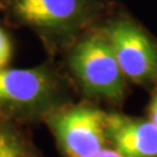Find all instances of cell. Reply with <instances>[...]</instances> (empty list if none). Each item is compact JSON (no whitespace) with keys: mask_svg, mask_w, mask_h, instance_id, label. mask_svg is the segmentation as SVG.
<instances>
[{"mask_svg":"<svg viewBox=\"0 0 157 157\" xmlns=\"http://www.w3.org/2000/svg\"><path fill=\"white\" fill-rule=\"evenodd\" d=\"M56 91V80L47 69L0 70V107L10 111L42 109L54 100Z\"/></svg>","mask_w":157,"mask_h":157,"instance_id":"obj_4","label":"cell"},{"mask_svg":"<svg viewBox=\"0 0 157 157\" xmlns=\"http://www.w3.org/2000/svg\"><path fill=\"white\" fill-rule=\"evenodd\" d=\"M94 157H126L124 155L120 154L118 150L115 149H109V148H104L101 149L98 155H95Z\"/></svg>","mask_w":157,"mask_h":157,"instance_id":"obj_10","label":"cell"},{"mask_svg":"<svg viewBox=\"0 0 157 157\" xmlns=\"http://www.w3.org/2000/svg\"><path fill=\"white\" fill-rule=\"evenodd\" d=\"M106 137L126 157H157V127L149 119L108 113Z\"/></svg>","mask_w":157,"mask_h":157,"instance_id":"obj_5","label":"cell"},{"mask_svg":"<svg viewBox=\"0 0 157 157\" xmlns=\"http://www.w3.org/2000/svg\"><path fill=\"white\" fill-rule=\"evenodd\" d=\"M105 34L124 78L136 84L157 78V45L141 27L120 19L111 23Z\"/></svg>","mask_w":157,"mask_h":157,"instance_id":"obj_3","label":"cell"},{"mask_svg":"<svg viewBox=\"0 0 157 157\" xmlns=\"http://www.w3.org/2000/svg\"><path fill=\"white\" fill-rule=\"evenodd\" d=\"M148 119L157 127V90L154 93L148 107Z\"/></svg>","mask_w":157,"mask_h":157,"instance_id":"obj_9","label":"cell"},{"mask_svg":"<svg viewBox=\"0 0 157 157\" xmlns=\"http://www.w3.org/2000/svg\"><path fill=\"white\" fill-rule=\"evenodd\" d=\"M106 114L90 106H73L54 113L49 124L67 157H94L105 148Z\"/></svg>","mask_w":157,"mask_h":157,"instance_id":"obj_2","label":"cell"},{"mask_svg":"<svg viewBox=\"0 0 157 157\" xmlns=\"http://www.w3.org/2000/svg\"><path fill=\"white\" fill-rule=\"evenodd\" d=\"M69 62L85 92L112 101L124 99L126 78L105 33H94L80 41Z\"/></svg>","mask_w":157,"mask_h":157,"instance_id":"obj_1","label":"cell"},{"mask_svg":"<svg viewBox=\"0 0 157 157\" xmlns=\"http://www.w3.org/2000/svg\"><path fill=\"white\" fill-rule=\"evenodd\" d=\"M86 0H13L21 21L45 29L67 28L84 17Z\"/></svg>","mask_w":157,"mask_h":157,"instance_id":"obj_6","label":"cell"},{"mask_svg":"<svg viewBox=\"0 0 157 157\" xmlns=\"http://www.w3.org/2000/svg\"><path fill=\"white\" fill-rule=\"evenodd\" d=\"M12 57V43L4 29L0 28V70L5 69Z\"/></svg>","mask_w":157,"mask_h":157,"instance_id":"obj_8","label":"cell"},{"mask_svg":"<svg viewBox=\"0 0 157 157\" xmlns=\"http://www.w3.org/2000/svg\"><path fill=\"white\" fill-rule=\"evenodd\" d=\"M0 155H25L17 135L0 120Z\"/></svg>","mask_w":157,"mask_h":157,"instance_id":"obj_7","label":"cell"},{"mask_svg":"<svg viewBox=\"0 0 157 157\" xmlns=\"http://www.w3.org/2000/svg\"><path fill=\"white\" fill-rule=\"evenodd\" d=\"M0 157H25V155H0Z\"/></svg>","mask_w":157,"mask_h":157,"instance_id":"obj_11","label":"cell"}]
</instances>
